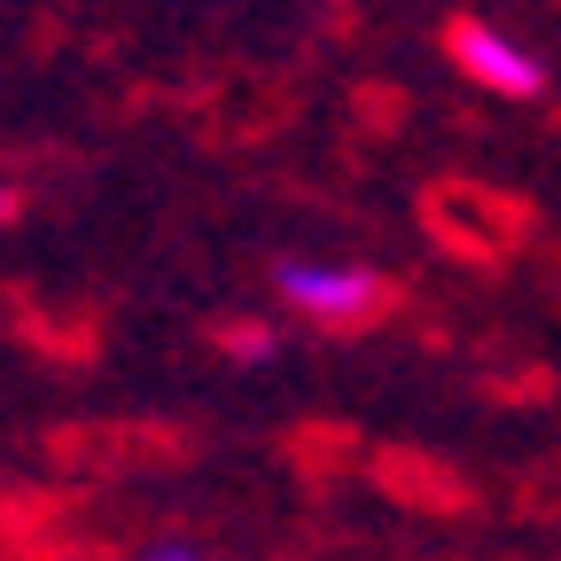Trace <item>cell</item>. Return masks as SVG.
I'll return each mask as SVG.
<instances>
[{"instance_id": "1", "label": "cell", "mask_w": 561, "mask_h": 561, "mask_svg": "<svg viewBox=\"0 0 561 561\" xmlns=\"http://www.w3.org/2000/svg\"><path fill=\"white\" fill-rule=\"evenodd\" d=\"M280 297H289L305 320H328V328H343V320H367V312H375L382 280H375L367 265H335V257H289V265H280Z\"/></svg>"}, {"instance_id": "2", "label": "cell", "mask_w": 561, "mask_h": 561, "mask_svg": "<svg viewBox=\"0 0 561 561\" xmlns=\"http://www.w3.org/2000/svg\"><path fill=\"white\" fill-rule=\"evenodd\" d=\"M453 62L468 70L476 87L507 94V102H530V94L546 87L538 55H530L523 39H507V32H491V24H460V32H453Z\"/></svg>"}, {"instance_id": "3", "label": "cell", "mask_w": 561, "mask_h": 561, "mask_svg": "<svg viewBox=\"0 0 561 561\" xmlns=\"http://www.w3.org/2000/svg\"><path fill=\"white\" fill-rule=\"evenodd\" d=\"M133 561H210V553H195V546H172V538H164V546H149V553H133Z\"/></svg>"}, {"instance_id": "4", "label": "cell", "mask_w": 561, "mask_h": 561, "mask_svg": "<svg viewBox=\"0 0 561 561\" xmlns=\"http://www.w3.org/2000/svg\"><path fill=\"white\" fill-rule=\"evenodd\" d=\"M234 351H242V359H265V351H273V335H265V328H250V335H234Z\"/></svg>"}, {"instance_id": "5", "label": "cell", "mask_w": 561, "mask_h": 561, "mask_svg": "<svg viewBox=\"0 0 561 561\" xmlns=\"http://www.w3.org/2000/svg\"><path fill=\"white\" fill-rule=\"evenodd\" d=\"M0 210H9V195H0Z\"/></svg>"}]
</instances>
